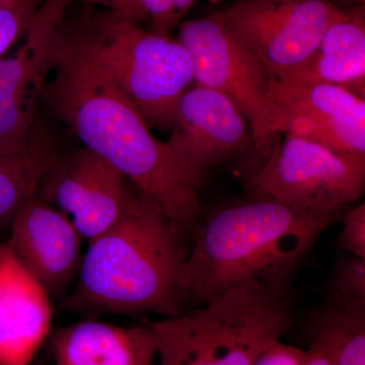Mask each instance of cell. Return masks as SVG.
Segmentation results:
<instances>
[{"instance_id": "6da1fadb", "label": "cell", "mask_w": 365, "mask_h": 365, "mask_svg": "<svg viewBox=\"0 0 365 365\" xmlns=\"http://www.w3.org/2000/svg\"><path fill=\"white\" fill-rule=\"evenodd\" d=\"M62 16L40 103L85 148L151 197L182 235L194 232L202 215L199 190L205 179L187 169L167 143L155 138L130 98L66 32Z\"/></svg>"}, {"instance_id": "7a4b0ae2", "label": "cell", "mask_w": 365, "mask_h": 365, "mask_svg": "<svg viewBox=\"0 0 365 365\" xmlns=\"http://www.w3.org/2000/svg\"><path fill=\"white\" fill-rule=\"evenodd\" d=\"M213 213L197 225L187 257V306L200 307L241 285L287 297L321 235L339 216L297 212L265 195Z\"/></svg>"}, {"instance_id": "3957f363", "label": "cell", "mask_w": 365, "mask_h": 365, "mask_svg": "<svg viewBox=\"0 0 365 365\" xmlns=\"http://www.w3.org/2000/svg\"><path fill=\"white\" fill-rule=\"evenodd\" d=\"M182 237L160 206L131 182L123 215L88 242L78 283L62 307L165 319L185 313Z\"/></svg>"}, {"instance_id": "277c9868", "label": "cell", "mask_w": 365, "mask_h": 365, "mask_svg": "<svg viewBox=\"0 0 365 365\" xmlns=\"http://www.w3.org/2000/svg\"><path fill=\"white\" fill-rule=\"evenodd\" d=\"M67 7L62 26L125 95L150 127L170 131L180 100L193 85L188 52L170 36L148 32L111 9Z\"/></svg>"}, {"instance_id": "5b68a950", "label": "cell", "mask_w": 365, "mask_h": 365, "mask_svg": "<svg viewBox=\"0 0 365 365\" xmlns=\"http://www.w3.org/2000/svg\"><path fill=\"white\" fill-rule=\"evenodd\" d=\"M200 307L175 318L146 322L160 365H254L292 324L288 295L275 297L252 283Z\"/></svg>"}, {"instance_id": "8992f818", "label": "cell", "mask_w": 365, "mask_h": 365, "mask_svg": "<svg viewBox=\"0 0 365 365\" xmlns=\"http://www.w3.org/2000/svg\"><path fill=\"white\" fill-rule=\"evenodd\" d=\"M177 40L191 59L194 85L232 101L248 122L264 165L281 135L280 115L271 101L267 72L210 16L180 24Z\"/></svg>"}, {"instance_id": "52a82bcc", "label": "cell", "mask_w": 365, "mask_h": 365, "mask_svg": "<svg viewBox=\"0 0 365 365\" xmlns=\"http://www.w3.org/2000/svg\"><path fill=\"white\" fill-rule=\"evenodd\" d=\"M343 9L331 0H237L209 14L260 62L270 78L302 66Z\"/></svg>"}, {"instance_id": "ba28073f", "label": "cell", "mask_w": 365, "mask_h": 365, "mask_svg": "<svg viewBox=\"0 0 365 365\" xmlns=\"http://www.w3.org/2000/svg\"><path fill=\"white\" fill-rule=\"evenodd\" d=\"M364 182L365 170L324 146L285 135L249 186L297 212L339 216L364 194Z\"/></svg>"}, {"instance_id": "9c48e42d", "label": "cell", "mask_w": 365, "mask_h": 365, "mask_svg": "<svg viewBox=\"0 0 365 365\" xmlns=\"http://www.w3.org/2000/svg\"><path fill=\"white\" fill-rule=\"evenodd\" d=\"M168 148L197 176L230 167L249 182L263 165L248 122L232 101L192 85L180 100Z\"/></svg>"}, {"instance_id": "30bf717a", "label": "cell", "mask_w": 365, "mask_h": 365, "mask_svg": "<svg viewBox=\"0 0 365 365\" xmlns=\"http://www.w3.org/2000/svg\"><path fill=\"white\" fill-rule=\"evenodd\" d=\"M281 134L324 146L365 170V101L341 86L270 78Z\"/></svg>"}, {"instance_id": "8fae6325", "label": "cell", "mask_w": 365, "mask_h": 365, "mask_svg": "<svg viewBox=\"0 0 365 365\" xmlns=\"http://www.w3.org/2000/svg\"><path fill=\"white\" fill-rule=\"evenodd\" d=\"M130 190L131 182L112 163L83 148L59 155L36 196L64 213L90 242L121 217Z\"/></svg>"}, {"instance_id": "7c38bea8", "label": "cell", "mask_w": 365, "mask_h": 365, "mask_svg": "<svg viewBox=\"0 0 365 365\" xmlns=\"http://www.w3.org/2000/svg\"><path fill=\"white\" fill-rule=\"evenodd\" d=\"M68 0H46L26 41L0 58V157L24 150L37 123L41 95L53 66L57 24Z\"/></svg>"}, {"instance_id": "4fadbf2b", "label": "cell", "mask_w": 365, "mask_h": 365, "mask_svg": "<svg viewBox=\"0 0 365 365\" xmlns=\"http://www.w3.org/2000/svg\"><path fill=\"white\" fill-rule=\"evenodd\" d=\"M9 248L50 297H63L78 273L83 237L71 220L34 196L11 222Z\"/></svg>"}, {"instance_id": "5bb4252c", "label": "cell", "mask_w": 365, "mask_h": 365, "mask_svg": "<svg viewBox=\"0 0 365 365\" xmlns=\"http://www.w3.org/2000/svg\"><path fill=\"white\" fill-rule=\"evenodd\" d=\"M52 319L49 294L0 242V365H31Z\"/></svg>"}, {"instance_id": "9a60e30c", "label": "cell", "mask_w": 365, "mask_h": 365, "mask_svg": "<svg viewBox=\"0 0 365 365\" xmlns=\"http://www.w3.org/2000/svg\"><path fill=\"white\" fill-rule=\"evenodd\" d=\"M54 365H151L157 354L148 323L119 327L83 321L52 334Z\"/></svg>"}, {"instance_id": "2e32d148", "label": "cell", "mask_w": 365, "mask_h": 365, "mask_svg": "<svg viewBox=\"0 0 365 365\" xmlns=\"http://www.w3.org/2000/svg\"><path fill=\"white\" fill-rule=\"evenodd\" d=\"M282 79L341 86L364 98V6L343 9L327 29L314 54Z\"/></svg>"}, {"instance_id": "e0dca14e", "label": "cell", "mask_w": 365, "mask_h": 365, "mask_svg": "<svg viewBox=\"0 0 365 365\" xmlns=\"http://www.w3.org/2000/svg\"><path fill=\"white\" fill-rule=\"evenodd\" d=\"M60 153L51 136L36 123L24 150L0 157V228L36 196L41 180Z\"/></svg>"}, {"instance_id": "ac0fdd59", "label": "cell", "mask_w": 365, "mask_h": 365, "mask_svg": "<svg viewBox=\"0 0 365 365\" xmlns=\"http://www.w3.org/2000/svg\"><path fill=\"white\" fill-rule=\"evenodd\" d=\"M312 325L334 365H365V302L326 297Z\"/></svg>"}, {"instance_id": "d6986e66", "label": "cell", "mask_w": 365, "mask_h": 365, "mask_svg": "<svg viewBox=\"0 0 365 365\" xmlns=\"http://www.w3.org/2000/svg\"><path fill=\"white\" fill-rule=\"evenodd\" d=\"M46 0H0V58L31 30Z\"/></svg>"}, {"instance_id": "ffe728a7", "label": "cell", "mask_w": 365, "mask_h": 365, "mask_svg": "<svg viewBox=\"0 0 365 365\" xmlns=\"http://www.w3.org/2000/svg\"><path fill=\"white\" fill-rule=\"evenodd\" d=\"M326 297L365 302V260L343 256L336 261L326 284Z\"/></svg>"}, {"instance_id": "44dd1931", "label": "cell", "mask_w": 365, "mask_h": 365, "mask_svg": "<svg viewBox=\"0 0 365 365\" xmlns=\"http://www.w3.org/2000/svg\"><path fill=\"white\" fill-rule=\"evenodd\" d=\"M338 246L350 255L365 260V203L355 206L343 218Z\"/></svg>"}, {"instance_id": "7402d4cb", "label": "cell", "mask_w": 365, "mask_h": 365, "mask_svg": "<svg viewBox=\"0 0 365 365\" xmlns=\"http://www.w3.org/2000/svg\"><path fill=\"white\" fill-rule=\"evenodd\" d=\"M307 361V350L278 340L259 354L254 365H306Z\"/></svg>"}, {"instance_id": "603a6c76", "label": "cell", "mask_w": 365, "mask_h": 365, "mask_svg": "<svg viewBox=\"0 0 365 365\" xmlns=\"http://www.w3.org/2000/svg\"><path fill=\"white\" fill-rule=\"evenodd\" d=\"M148 16L151 32L162 36H170L177 28L173 0H143Z\"/></svg>"}, {"instance_id": "cb8c5ba5", "label": "cell", "mask_w": 365, "mask_h": 365, "mask_svg": "<svg viewBox=\"0 0 365 365\" xmlns=\"http://www.w3.org/2000/svg\"><path fill=\"white\" fill-rule=\"evenodd\" d=\"M109 9L138 25L148 21L143 0H109Z\"/></svg>"}, {"instance_id": "d4e9b609", "label": "cell", "mask_w": 365, "mask_h": 365, "mask_svg": "<svg viewBox=\"0 0 365 365\" xmlns=\"http://www.w3.org/2000/svg\"><path fill=\"white\" fill-rule=\"evenodd\" d=\"M307 351L306 365H334L330 352L321 340L314 337Z\"/></svg>"}, {"instance_id": "484cf974", "label": "cell", "mask_w": 365, "mask_h": 365, "mask_svg": "<svg viewBox=\"0 0 365 365\" xmlns=\"http://www.w3.org/2000/svg\"><path fill=\"white\" fill-rule=\"evenodd\" d=\"M196 1L197 0H173V4H174L175 19H176L178 26L182 23L185 14L188 13L191 7L195 4Z\"/></svg>"}, {"instance_id": "4316f807", "label": "cell", "mask_w": 365, "mask_h": 365, "mask_svg": "<svg viewBox=\"0 0 365 365\" xmlns=\"http://www.w3.org/2000/svg\"><path fill=\"white\" fill-rule=\"evenodd\" d=\"M71 4H93V6H102L109 9V0H68Z\"/></svg>"}, {"instance_id": "83f0119b", "label": "cell", "mask_w": 365, "mask_h": 365, "mask_svg": "<svg viewBox=\"0 0 365 365\" xmlns=\"http://www.w3.org/2000/svg\"><path fill=\"white\" fill-rule=\"evenodd\" d=\"M343 1L350 2V4H357V6H364L365 0H343Z\"/></svg>"}, {"instance_id": "f1b7e54d", "label": "cell", "mask_w": 365, "mask_h": 365, "mask_svg": "<svg viewBox=\"0 0 365 365\" xmlns=\"http://www.w3.org/2000/svg\"><path fill=\"white\" fill-rule=\"evenodd\" d=\"M211 1H212L213 4H218V2L225 1V0H211ZM235 1H237V0H235Z\"/></svg>"}]
</instances>
